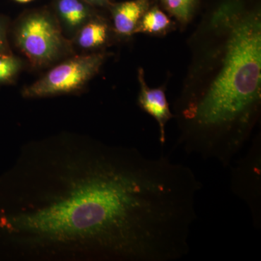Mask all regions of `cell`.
Here are the masks:
<instances>
[{
    "mask_svg": "<svg viewBox=\"0 0 261 261\" xmlns=\"http://www.w3.org/2000/svg\"><path fill=\"white\" fill-rule=\"evenodd\" d=\"M107 58L97 53L76 56L63 62L24 90L25 97H47L80 89L94 76Z\"/></svg>",
    "mask_w": 261,
    "mask_h": 261,
    "instance_id": "obj_3",
    "label": "cell"
},
{
    "mask_svg": "<svg viewBox=\"0 0 261 261\" xmlns=\"http://www.w3.org/2000/svg\"><path fill=\"white\" fill-rule=\"evenodd\" d=\"M21 62L10 53L0 54V85L10 83L18 75Z\"/></svg>",
    "mask_w": 261,
    "mask_h": 261,
    "instance_id": "obj_12",
    "label": "cell"
},
{
    "mask_svg": "<svg viewBox=\"0 0 261 261\" xmlns=\"http://www.w3.org/2000/svg\"><path fill=\"white\" fill-rule=\"evenodd\" d=\"M20 50L36 65L51 63L64 49L61 30L46 13H33L23 19L15 30Z\"/></svg>",
    "mask_w": 261,
    "mask_h": 261,
    "instance_id": "obj_4",
    "label": "cell"
},
{
    "mask_svg": "<svg viewBox=\"0 0 261 261\" xmlns=\"http://www.w3.org/2000/svg\"><path fill=\"white\" fill-rule=\"evenodd\" d=\"M4 53H9V49H8L5 25L0 20V54H4Z\"/></svg>",
    "mask_w": 261,
    "mask_h": 261,
    "instance_id": "obj_13",
    "label": "cell"
},
{
    "mask_svg": "<svg viewBox=\"0 0 261 261\" xmlns=\"http://www.w3.org/2000/svg\"><path fill=\"white\" fill-rule=\"evenodd\" d=\"M110 28L102 19L91 20L82 27L78 36V43L84 49L102 47L108 42Z\"/></svg>",
    "mask_w": 261,
    "mask_h": 261,
    "instance_id": "obj_10",
    "label": "cell"
},
{
    "mask_svg": "<svg viewBox=\"0 0 261 261\" xmlns=\"http://www.w3.org/2000/svg\"><path fill=\"white\" fill-rule=\"evenodd\" d=\"M23 149L0 228L23 260L167 261L188 220L178 163L96 141Z\"/></svg>",
    "mask_w": 261,
    "mask_h": 261,
    "instance_id": "obj_1",
    "label": "cell"
},
{
    "mask_svg": "<svg viewBox=\"0 0 261 261\" xmlns=\"http://www.w3.org/2000/svg\"><path fill=\"white\" fill-rule=\"evenodd\" d=\"M177 29L173 18L159 5H151L137 25L135 34H144L152 37H164Z\"/></svg>",
    "mask_w": 261,
    "mask_h": 261,
    "instance_id": "obj_8",
    "label": "cell"
},
{
    "mask_svg": "<svg viewBox=\"0 0 261 261\" xmlns=\"http://www.w3.org/2000/svg\"><path fill=\"white\" fill-rule=\"evenodd\" d=\"M152 5V0H130L112 5L113 27L120 37H132L142 16Z\"/></svg>",
    "mask_w": 261,
    "mask_h": 261,
    "instance_id": "obj_7",
    "label": "cell"
},
{
    "mask_svg": "<svg viewBox=\"0 0 261 261\" xmlns=\"http://www.w3.org/2000/svg\"><path fill=\"white\" fill-rule=\"evenodd\" d=\"M58 9L63 21L71 29L80 27L89 17L87 7L80 0H59Z\"/></svg>",
    "mask_w": 261,
    "mask_h": 261,
    "instance_id": "obj_11",
    "label": "cell"
},
{
    "mask_svg": "<svg viewBox=\"0 0 261 261\" xmlns=\"http://www.w3.org/2000/svg\"><path fill=\"white\" fill-rule=\"evenodd\" d=\"M137 76L140 87L139 106L142 111L155 119L159 125V141L163 145L166 142V125L174 117L166 97V84L150 88L146 82L145 70L142 68H139Z\"/></svg>",
    "mask_w": 261,
    "mask_h": 261,
    "instance_id": "obj_6",
    "label": "cell"
},
{
    "mask_svg": "<svg viewBox=\"0 0 261 261\" xmlns=\"http://www.w3.org/2000/svg\"><path fill=\"white\" fill-rule=\"evenodd\" d=\"M15 1L18 2V3H29V2L32 1V0H15Z\"/></svg>",
    "mask_w": 261,
    "mask_h": 261,
    "instance_id": "obj_15",
    "label": "cell"
},
{
    "mask_svg": "<svg viewBox=\"0 0 261 261\" xmlns=\"http://www.w3.org/2000/svg\"><path fill=\"white\" fill-rule=\"evenodd\" d=\"M87 1L90 2L91 3H93V4L101 5V6L107 5L110 3V0H87Z\"/></svg>",
    "mask_w": 261,
    "mask_h": 261,
    "instance_id": "obj_14",
    "label": "cell"
},
{
    "mask_svg": "<svg viewBox=\"0 0 261 261\" xmlns=\"http://www.w3.org/2000/svg\"><path fill=\"white\" fill-rule=\"evenodd\" d=\"M159 6L168 13L183 32L195 19L200 0H156Z\"/></svg>",
    "mask_w": 261,
    "mask_h": 261,
    "instance_id": "obj_9",
    "label": "cell"
},
{
    "mask_svg": "<svg viewBox=\"0 0 261 261\" xmlns=\"http://www.w3.org/2000/svg\"><path fill=\"white\" fill-rule=\"evenodd\" d=\"M190 61L173 106L178 142L224 167L261 113L260 0H216L189 38Z\"/></svg>",
    "mask_w": 261,
    "mask_h": 261,
    "instance_id": "obj_2",
    "label": "cell"
},
{
    "mask_svg": "<svg viewBox=\"0 0 261 261\" xmlns=\"http://www.w3.org/2000/svg\"><path fill=\"white\" fill-rule=\"evenodd\" d=\"M258 140L233 170V190L246 202L255 221H258L260 202V147Z\"/></svg>",
    "mask_w": 261,
    "mask_h": 261,
    "instance_id": "obj_5",
    "label": "cell"
}]
</instances>
